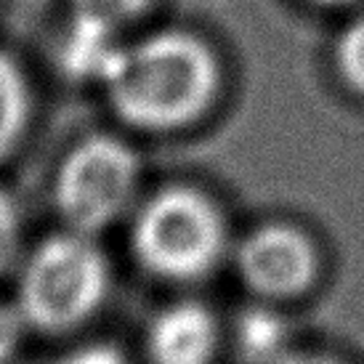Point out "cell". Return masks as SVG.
I'll return each mask as SVG.
<instances>
[{
	"instance_id": "1",
	"label": "cell",
	"mask_w": 364,
	"mask_h": 364,
	"mask_svg": "<svg viewBox=\"0 0 364 364\" xmlns=\"http://www.w3.org/2000/svg\"><path fill=\"white\" fill-rule=\"evenodd\" d=\"M112 107L144 131H176L203 117L218 91V64L200 38L160 32L117 48L104 70Z\"/></svg>"
},
{
	"instance_id": "2",
	"label": "cell",
	"mask_w": 364,
	"mask_h": 364,
	"mask_svg": "<svg viewBox=\"0 0 364 364\" xmlns=\"http://www.w3.org/2000/svg\"><path fill=\"white\" fill-rule=\"evenodd\" d=\"M112 282L109 258L93 234H51L27 255L19 279V311L27 327L70 333L99 311Z\"/></svg>"
},
{
	"instance_id": "3",
	"label": "cell",
	"mask_w": 364,
	"mask_h": 364,
	"mask_svg": "<svg viewBox=\"0 0 364 364\" xmlns=\"http://www.w3.org/2000/svg\"><path fill=\"white\" fill-rule=\"evenodd\" d=\"M131 245L149 274L168 282H194L221 261L226 226L210 197L189 186H168L133 213Z\"/></svg>"
},
{
	"instance_id": "4",
	"label": "cell",
	"mask_w": 364,
	"mask_h": 364,
	"mask_svg": "<svg viewBox=\"0 0 364 364\" xmlns=\"http://www.w3.org/2000/svg\"><path fill=\"white\" fill-rule=\"evenodd\" d=\"M139 189V157L112 136H93L61 162L56 208L75 232L99 234L128 213Z\"/></svg>"
},
{
	"instance_id": "5",
	"label": "cell",
	"mask_w": 364,
	"mask_h": 364,
	"mask_svg": "<svg viewBox=\"0 0 364 364\" xmlns=\"http://www.w3.org/2000/svg\"><path fill=\"white\" fill-rule=\"evenodd\" d=\"M245 284L266 298L304 293L316 277V250L306 234L290 226H263L247 234L237 250Z\"/></svg>"
},
{
	"instance_id": "6",
	"label": "cell",
	"mask_w": 364,
	"mask_h": 364,
	"mask_svg": "<svg viewBox=\"0 0 364 364\" xmlns=\"http://www.w3.org/2000/svg\"><path fill=\"white\" fill-rule=\"evenodd\" d=\"M215 348V319L205 306L192 301L165 306L146 333V354L152 364H213Z\"/></svg>"
},
{
	"instance_id": "7",
	"label": "cell",
	"mask_w": 364,
	"mask_h": 364,
	"mask_svg": "<svg viewBox=\"0 0 364 364\" xmlns=\"http://www.w3.org/2000/svg\"><path fill=\"white\" fill-rule=\"evenodd\" d=\"M152 0H72L75 27L67 43V67L82 75H104L117 53L109 46L122 24L141 16Z\"/></svg>"
},
{
	"instance_id": "8",
	"label": "cell",
	"mask_w": 364,
	"mask_h": 364,
	"mask_svg": "<svg viewBox=\"0 0 364 364\" xmlns=\"http://www.w3.org/2000/svg\"><path fill=\"white\" fill-rule=\"evenodd\" d=\"M282 319L269 311H247L237 324V348L247 364H279L284 359Z\"/></svg>"
},
{
	"instance_id": "9",
	"label": "cell",
	"mask_w": 364,
	"mask_h": 364,
	"mask_svg": "<svg viewBox=\"0 0 364 364\" xmlns=\"http://www.w3.org/2000/svg\"><path fill=\"white\" fill-rule=\"evenodd\" d=\"M27 120V88L14 61L0 56V157L14 149Z\"/></svg>"
},
{
	"instance_id": "10",
	"label": "cell",
	"mask_w": 364,
	"mask_h": 364,
	"mask_svg": "<svg viewBox=\"0 0 364 364\" xmlns=\"http://www.w3.org/2000/svg\"><path fill=\"white\" fill-rule=\"evenodd\" d=\"M335 61L346 85L354 88L356 93H364V14L341 32Z\"/></svg>"
},
{
	"instance_id": "11",
	"label": "cell",
	"mask_w": 364,
	"mask_h": 364,
	"mask_svg": "<svg viewBox=\"0 0 364 364\" xmlns=\"http://www.w3.org/2000/svg\"><path fill=\"white\" fill-rule=\"evenodd\" d=\"M21 242V215L9 194L0 189V274L16 261Z\"/></svg>"
},
{
	"instance_id": "12",
	"label": "cell",
	"mask_w": 364,
	"mask_h": 364,
	"mask_svg": "<svg viewBox=\"0 0 364 364\" xmlns=\"http://www.w3.org/2000/svg\"><path fill=\"white\" fill-rule=\"evenodd\" d=\"M24 327H27V322L21 316L19 306L0 301V364H6L16 354V348L21 346Z\"/></svg>"
},
{
	"instance_id": "13",
	"label": "cell",
	"mask_w": 364,
	"mask_h": 364,
	"mask_svg": "<svg viewBox=\"0 0 364 364\" xmlns=\"http://www.w3.org/2000/svg\"><path fill=\"white\" fill-rule=\"evenodd\" d=\"M56 364H128V359L107 343H88L80 348H72L70 354L59 359Z\"/></svg>"
},
{
	"instance_id": "14",
	"label": "cell",
	"mask_w": 364,
	"mask_h": 364,
	"mask_svg": "<svg viewBox=\"0 0 364 364\" xmlns=\"http://www.w3.org/2000/svg\"><path fill=\"white\" fill-rule=\"evenodd\" d=\"M279 364H333L327 359H316V356H284Z\"/></svg>"
},
{
	"instance_id": "15",
	"label": "cell",
	"mask_w": 364,
	"mask_h": 364,
	"mask_svg": "<svg viewBox=\"0 0 364 364\" xmlns=\"http://www.w3.org/2000/svg\"><path fill=\"white\" fill-rule=\"evenodd\" d=\"M314 3H322V6H343V3H354V0H314Z\"/></svg>"
}]
</instances>
